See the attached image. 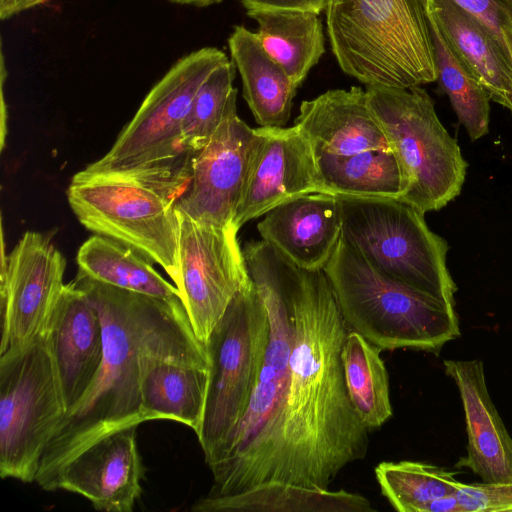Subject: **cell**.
Returning a JSON list of instances; mask_svg holds the SVG:
<instances>
[{"label": "cell", "instance_id": "6da1fadb", "mask_svg": "<svg viewBox=\"0 0 512 512\" xmlns=\"http://www.w3.org/2000/svg\"><path fill=\"white\" fill-rule=\"evenodd\" d=\"M294 338L289 379L267 481L328 489L365 458L369 430L349 398L341 351L350 331L323 271L292 264Z\"/></svg>", "mask_w": 512, "mask_h": 512}, {"label": "cell", "instance_id": "7a4b0ae2", "mask_svg": "<svg viewBox=\"0 0 512 512\" xmlns=\"http://www.w3.org/2000/svg\"><path fill=\"white\" fill-rule=\"evenodd\" d=\"M75 281L100 315L103 359L87 392L66 413L44 450L35 481L46 491L60 470L88 445L146 421L141 380L151 360L211 366L206 346L197 339L183 305L103 284L80 273Z\"/></svg>", "mask_w": 512, "mask_h": 512}, {"label": "cell", "instance_id": "3957f363", "mask_svg": "<svg viewBox=\"0 0 512 512\" xmlns=\"http://www.w3.org/2000/svg\"><path fill=\"white\" fill-rule=\"evenodd\" d=\"M243 254L250 278L267 309L269 341L241 421L206 461L214 480L210 496L236 494L268 480L289 379L294 338L292 263L263 239L247 243Z\"/></svg>", "mask_w": 512, "mask_h": 512}, {"label": "cell", "instance_id": "277c9868", "mask_svg": "<svg viewBox=\"0 0 512 512\" xmlns=\"http://www.w3.org/2000/svg\"><path fill=\"white\" fill-rule=\"evenodd\" d=\"M325 10L331 50L347 75L395 88L438 79L424 0H328Z\"/></svg>", "mask_w": 512, "mask_h": 512}, {"label": "cell", "instance_id": "5b68a950", "mask_svg": "<svg viewBox=\"0 0 512 512\" xmlns=\"http://www.w3.org/2000/svg\"><path fill=\"white\" fill-rule=\"evenodd\" d=\"M323 271L349 329L381 350L438 353L460 336L454 306L384 276L342 237Z\"/></svg>", "mask_w": 512, "mask_h": 512}, {"label": "cell", "instance_id": "8992f818", "mask_svg": "<svg viewBox=\"0 0 512 512\" xmlns=\"http://www.w3.org/2000/svg\"><path fill=\"white\" fill-rule=\"evenodd\" d=\"M368 103L402 175V200L422 213L445 207L461 192L467 162L420 86L366 88Z\"/></svg>", "mask_w": 512, "mask_h": 512}, {"label": "cell", "instance_id": "52a82bcc", "mask_svg": "<svg viewBox=\"0 0 512 512\" xmlns=\"http://www.w3.org/2000/svg\"><path fill=\"white\" fill-rule=\"evenodd\" d=\"M341 237L384 276L454 306L457 286L447 266V241L424 213L397 198L338 196Z\"/></svg>", "mask_w": 512, "mask_h": 512}, {"label": "cell", "instance_id": "ba28073f", "mask_svg": "<svg viewBox=\"0 0 512 512\" xmlns=\"http://www.w3.org/2000/svg\"><path fill=\"white\" fill-rule=\"evenodd\" d=\"M181 195L168 185L85 169L67 189L69 205L84 227L157 263L174 283L179 276L176 203Z\"/></svg>", "mask_w": 512, "mask_h": 512}, {"label": "cell", "instance_id": "9c48e42d", "mask_svg": "<svg viewBox=\"0 0 512 512\" xmlns=\"http://www.w3.org/2000/svg\"><path fill=\"white\" fill-rule=\"evenodd\" d=\"M66 413L47 330L0 354V476L35 481Z\"/></svg>", "mask_w": 512, "mask_h": 512}, {"label": "cell", "instance_id": "30bf717a", "mask_svg": "<svg viewBox=\"0 0 512 512\" xmlns=\"http://www.w3.org/2000/svg\"><path fill=\"white\" fill-rule=\"evenodd\" d=\"M269 332L267 309L252 281L230 302L205 345L211 364L210 382L197 436L205 461L222 446L247 409L263 364Z\"/></svg>", "mask_w": 512, "mask_h": 512}, {"label": "cell", "instance_id": "8fae6325", "mask_svg": "<svg viewBox=\"0 0 512 512\" xmlns=\"http://www.w3.org/2000/svg\"><path fill=\"white\" fill-rule=\"evenodd\" d=\"M227 60L215 47H204L179 59L153 86L111 149L85 170L102 173L195 155L179 143L183 121L199 87Z\"/></svg>", "mask_w": 512, "mask_h": 512}, {"label": "cell", "instance_id": "7c38bea8", "mask_svg": "<svg viewBox=\"0 0 512 512\" xmlns=\"http://www.w3.org/2000/svg\"><path fill=\"white\" fill-rule=\"evenodd\" d=\"M179 276L174 283L197 339L206 345L233 298L252 280L235 227L194 221L178 211Z\"/></svg>", "mask_w": 512, "mask_h": 512}, {"label": "cell", "instance_id": "4fadbf2b", "mask_svg": "<svg viewBox=\"0 0 512 512\" xmlns=\"http://www.w3.org/2000/svg\"><path fill=\"white\" fill-rule=\"evenodd\" d=\"M66 260L49 235L27 231L9 255L2 252L1 348H20L47 330L64 287Z\"/></svg>", "mask_w": 512, "mask_h": 512}, {"label": "cell", "instance_id": "5bb4252c", "mask_svg": "<svg viewBox=\"0 0 512 512\" xmlns=\"http://www.w3.org/2000/svg\"><path fill=\"white\" fill-rule=\"evenodd\" d=\"M236 100L237 94L210 141L193 157L190 182L176 203L177 210L194 221L220 228L235 227L258 141L257 130L238 117Z\"/></svg>", "mask_w": 512, "mask_h": 512}, {"label": "cell", "instance_id": "9a60e30c", "mask_svg": "<svg viewBox=\"0 0 512 512\" xmlns=\"http://www.w3.org/2000/svg\"><path fill=\"white\" fill-rule=\"evenodd\" d=\"M256 130L258 141L234 219L238 230L287 200L325 193L313 146L296 125Z\"/></svg>", "mask_w": 512, "mask_h": 512}, {"label": "cell", "instance_id": "2e32d148", "mask_svg": "<svg viewBox=\"0 0 512 512\" xmlns=\"http://www.w3.org/2000/svg\"><path fill=\"white\" fill-rule=\"evenodd\" d=\"M137 427L120 428L88 445L60 470L50 491L77 493L97 510L131 512L141 493L143 475Z\"/></svg>", "mask_w": 512, "mask_h": 512}, {"label": "cell", "instance_id": "e0dca14e", "mask_svg": "<svg viewBox=\"0 0 512 512\" xmlns=\"http://www.w3.org/2000/svg\"><path fill=\"white\" fill-rule=\"evenodd\" d=\"M47 333L68 412L95 379L104 349L98 310L75 280L64 285L50 316Z\"/></svg>", "mask_w": 512, "mask_h": 512}, {"label": "cell", "instance_id": "ac0fdd59", "mask_svg": "<svg viewBox=\"0 0 512 512\" xmlns=\"http://www.w3.org/2000/svg\"><path fill=\"white\" fill-rule=\"evenodd\" d=\"M456 384L468 437L467 455L456 466L467 468L483 482L512 481V437L488 392L481 360H444Z\"/></svg>", "mask_w": 512, "mask_h": 512}, {"label": "cell", "instance_id": "d6986e66", "mask_svg": "<svg viewBox=\"0 0 512 512\" xmlns=\"http://www.w3.org/2000/svg\"><path fill=\"white\" fill-rule=\"evenodd\" d=\"M257 229L295 266L323 269L341 238L338 196L308 193L287 200L268 211Z\"/></svg>", "mask_w": 512, "mask_h": 512}, {"label": "cell", "instance_id": "ffe728a7", "mask_svg": "<svg viewBox=\"0 0 512 512\" xmlns=\"http://www.w3.org/2000/svg\"><path fill=\"white\" fill-rule=\"evenodd\" d=\"M295 125L310 140L315 154L350 155L390 149L366 90L360 87L328 90L303 101Z\"/></svg>", "mask_w": 512, "mask_h": 512}, {"label": "cell", "instance_id": "44dd1931", "mask_svg": "<svg viewBox=\"0 0 512 512\" xmlns=\"http://www.w3.org/2000/svg\"><path fill=\"white\" fill-rule=\"evenodd\" d=\"M447 43L490 99L512 111V64L491 33L454 0H424Z\"/></svg>", "mask_w": 512, "mask_h": 512}, {"label": "cell", "instance_id": "7402d4cb", "mask_svg": "<svg viewBox=\"0 0 512 512\" xmlns=\"http://www.w3.org/2000/svg\"><path fill=\"white\" fill-rule=\"evenodd\" d=\"M232 61L243 85V97L261 127H284L298 86L263 49L255 32L242 25L228 38Z\"/></svg>", "mask_w": 512, "mask_h": 512}, {"label": "cell", "instance_id": "603a6c76", "mask_svg": "<svg viewBox=\"0 0 512 512\" xmlns=\"http://www.w3.org/2000/svg\"><path fill=\"white\" fill-rule=\"evenodd\" d=\"M195 512H373L370 501L346 490L332 491L266 481L232 495L198 499Z\"/></svg>", "mask_w": 512, "mask_h": 512}, {"label": "cell", "instance_id": "cb8c5ba5", "mask_svg": "<svg viewBox=\"0 0 512 512\" xmlns=\"http://www.w3.org/2000/svg\"><path fill=\"white\" fill-rule=\"evenodd\" d=\"M209 382L210 368L164 359L151 360L141 380V408L146 421H178L198 436Z\"/></svg>", "mask_w": 512, "mask_h": 512}, {"label": "cell", "instance_id": "d4e9b609", "mask_svg": "<svg viewBox=\"0 0 512 512\" xmlns=\"http://www.w3.org/2000/svg\"><path fill=\"white\" fill-rule=\"evenodd\" d=\"M257 23L255 32L263 49L299 86L325 52L317 13L288 9L247 11Z\"/></svg>", "mask_w": 512, "mask_h": 512}, {"label": "cell", "instance_id": "484cf974", "mask_svg": "<svg viewBox=\"0 0 512 512\" xmlns=\"http://www.w3.org/2000/svg\"><path fill=\"white\" fill-rule=\"evenodd\" d=\"M79 273L116 288L138 293L172 305H183L179 290L166 281L150 260L110 238L95 235L79 248Z\"/></svg>", "mask_w": 512, "mask_h": 512}, {"label": "cell", "instance_id": "4316f807", "mask_svg": "<svg viewBox=\"0 0 512 512\" xmlns=\"http://www.w3.org/2000/svg\"><path fill=\"white\" fill-rule=\"evenodd\" d=\"M325 193L359 198H400L401 170L390 149L350 155L315 154Z\"/></svg>", "mask_w": 512, "mask_h": 512}, {"label": "cell", "instance_id": "83f0119b", "mask_svg": "<svg viewBox=\"0 0 512 512\" xmlns=\"http://www.w3.org/2000/svg\"><path fill=\"white\" fill-rule=\"evenodd\" d=\"M380 352L353 330L348 332L341 351L349 398L369 431L381 427L393 414L389 376Z\"/></svg>", "mask_w": 512, "mask_h": 512}, {"label": "cell", "instance_id": "f1b7e54d", "mask_svg": "<svg viewBox=\"0 0 512 512\" xmlns=\"http://www.w3.org/2000/svg\"><path fill=\"white\" fill-rule=\"evenodd\" d=\"M426 9L429 22L438 81L448 96L459 123L471 141L489 131L490 96L455 55L443 36L432 12Z\"/></svg>", "mask_w": 512, "mask_h": 512}, {"label": "cell", "instance_id": "f546056e", "mask_svg": "<svg viewBox=\"0 0 512 512\" xmlns=\"http://www.w3.org/2000/svg\"><path fill=\"white\" fill-rule=\"evenodd\" d=\"M456 475L415 461L381 462L375 468L382 495L399 512H422L430 501L455 493Z\"/></svg>", "mask_w": 512, "mask_h": 512}, {"label": "cell", "instance_id": "4dcf8cb0", "mask_svg": "<svg viewBox=\"0 0 512 512\" xmlns=\"http://www.w3.org/2000/svg\"><path fill=\"white\" fill-rule=\"evenodd\" d=\"M235 65L227 60L217 67L196 92L183 121L179 143L191 153H198L220 126L230 100L237 94L233 87Z\"/></svg>", "mask_w": 512, "mask_h": 512}, {"label": "cell", "instance_id": "1f68e13d", "mask_svg": "<svg viewBox=\"0 0 512 512\" xmlns=\"http://www.w3.org/2000/svg\"><path fill=\"white\" fill-rule=\"evenodd\" d=\"M494 37L512 64V0H454Z\"/></svg>", "mask_w": 512, "mask_h": 512}, {"label": "cell", "instance_id": "d6a6232c", "mask_svg": "<svg viewBox=\"0 0 512 512\" xmlns=\"http://www.w3.org/2000/svg\"><path fill=\"white\" fill-rule=\"evenodd\" d=\"M462 512L512 511V481L459 482L455 491Z\"/></svg>", "mask_w": 512, "mask_h": 512}, {"label": "cell", "instance_id": "836d02e7", "mask_svg": "<svg viewBox=\"0 0 512 512\" xmlns=\"http://www.w3.org/2000/svg\"><path fill=\"white\" fill-rule=\"evenodd\" d=\"M247 11L263 9H288L321 13L328 0H240Z\"/></svg>", "mask_w": 512, "mask_h": 512}, {"label": "cell", "instance_id": "e575fe53", "mask_svg": "<svg viewBox=\"0 0 512 512\" xmlns=\"http://www.w3.org/2000/svg\"><path fill=\"white\" fill-rule=\"evenodd\" d=\"M47 0H0V18L7 20L23 11L42 5Z\"/></svg>", "mask_w": 512, "mask_h": 512}, {"label": "cell", "instance_id": "d590c367", "mask_svg": "<svg viewBox=\"0 0 512 512\" xmlns=\"http://www.w3.org/2000/svg\"><path fill=\"white\" fill-rule=\"evenodd\" d=\"M422 512H462L455 493L427 503Z\"/></svg>", "mask_w": 512, "mask_h": 512}, {"label": "cell", "instance_id": "8d00e7d4", "mask_svg": "<svg viewBox=\"0 0 512 512\" xmlns=\"http://www.w3.org/2000/svg\"><path fill=\"white\" fill-rule=\"evenodd\" d=\"M172 3L179 5H189L195 7H207L210 5L218 4L223 0H169Z\"/></svg>", "mask_w": 512, "mask_h": 512}]
</instances>
